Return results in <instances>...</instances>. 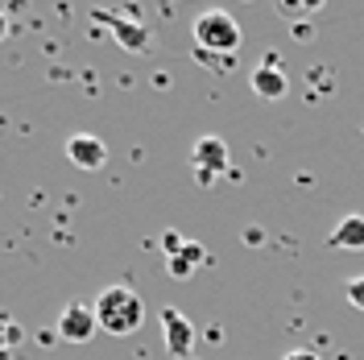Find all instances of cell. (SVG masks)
I'll return each instance as SVG.
<instances>
[{
  "instance_id": "obj_16",
  "label": "cell",
  "mask_w": 364,
  "mask_h": 360,
  "mask_svg": "<svg viewBox=\"0 0 364 360\" xmlns=\"http://www.w3.org/2000/svg\"><path fill=\"white\" fill-rule=\"evenodd\" d=\"M311 33H315V29H311V25H294V38H298V42H306V38H311Z\"/></svg>"
},
{
  "instance_id": "obj_1",
  "label": "cell",
  "mask_w": 364,
  "mask_h": 360,
  "mask_svg": "<svg viewBox=\"0 0 364 360\" xmlns=\"http://www.w3.org/2000/svg\"><path fill=\"white\" fill-rule=\"evenodd\" d=\"M91 307L100 319V332H108V336H133L145 323V302L133 286H104Z\"/></svg>"
},
{
  "instance_id": "obj_2",
  "label": "cell",
  "mask_w": 364,
  "mask_h": 360,
  "mask_svg": "<svg viewBox=\"0 0 364 360\" xmlns=\"http://www.w3.org/2000/svg\"><path fill=\"white\" fill-rule=\"evenodd\" d=\"M191 33H195V46L207 50V54H232V50H240V42H245L240 21H236L232 13H224V9H207V13H199Z\"/></svg>"
},
{
  "instance_id": "obj_3",
  "label": "cell",
  "mask_w": 364,
  "mask_h": 360,
  "mask_svg": "<svg viewBox=\"0 0 364 360\" xmlns=\"http://www.w3.org/2000/svg\"><path fill=\"white\" fill-rule=\"evenodd\" d=\"M191 162H195V174L199 179H215V174H224L228 166H232V154H228V141L215 133H203L195 145H191Z\"/></svg>"
},
{
  "instance_id": "obj_14",
  "label": "cell",
  "mask_w": 364,
  "mask_h": 360,
  "mask_svg": "<svg viewBox=\"0 0 364 360\" xmlns=\"http://www.w3.org/2000/svg\"><path fill=\"white\" fill-rule=\"evenodd\" d=\"M9 339H17V327H13L9 319H0V352L9 348Z\"/></svg>"
},
{
  "instance_id": "obj_12",
  "label": "cell",
  "mask_w": 364,
  "mask_h": 360,
  "mask_svg": "<svg viewBox=\"0 0 364 360\" xmlns=\"http://www.w3.org/2000/svg\"><path fill=\"white\" fill-rule=\"evenodd\" d=\"M182 245H186V236H182V232H166V236H161V248H166V257H174Z\"/></svg>"
},
{
  "instance_id": "obj_8",
  "label": "cell",
  "mask_w": 364,
  "mask_h": 360,
  "mask_svg": "<svg viewBox=\"0 0 364 360\" xmlns=\"http://www.w3.org/2000/svg\"><path fill=\"white\" fill-rule=\"evenodd\" d=\"M95 21L108 25V29H112V38L124 46V50H149V29H145V25L124 21V17H116V13H95Z\"/></svg>"
},
{
  "instance_id": "obj_10",
  "label": "cell",
  "mask_w": 364,
  "mask_h": 360,
  "mask_svg": "<svg viewBox=\"0 0 364 360\" xmlns=\"http://www.w3.org/2000/svg\"><path fill=\"white\" fill-rule=\"evenodd\" d=\"M331 245L336 248H364V216H343L331 228Z\"/></svg>"
},
{
  "instance_id": "obj_6",
  "label": "cell",
  "mask_w": 364,
  "mask_h": 360,
  "mask_svg": "<svg viewBox=\"0 0 364 360\" xmlns=\"http://www.w3.org/2000/svg\"><path fill=\"white\" fill-rule=\"evenodd\" d=\"M67 162L91 174V170L108 166V145H104L95 133H70L67 137Z\"/></svg>"
},
{
  "instance_id": "obj_15",
  "label": "cell",
  "mask_w": 364,
  "mask_h": 360,
  "mask_svg": "<svg viewBox=\"0 0 364 360\" xmlns=\"http://www.w3.org/2000/svg\"><path fill=\"white\" fill-rule=\"evenodd\" d=\"M282 360H318V356L311 352V348H298V352H286Z\"/></svg>"
},
{
  "instance_id": "obj_11",
  "label": "cell",
  "mask_w": 364,
  "mask_h": 360,
  "mask_svg": "<svg viewBox=\"0 0 364 360\" xmlns=\"http://www.w3.org/2000/svg\"><path fill=\"white\" fill-rule=\"evenodd\" d=\"M343 298H348L356 311H364V273H360V277H352V282L343 286Z\"/></svg>"
},
{
  "instance_id": "obj_13",
  "label": "cell",
  "mask_w": 364,
  "mask_h": 360,
  "mask_svg": "<svg viewBox=\"0 0 364 360\" xmlns=\"http://www.w3.org/2000/svg\"><path fill=\"white\" fill-rule=\"evenodd\" d=\"M323 0H298V4H282V13H315Z\"/></svg>"
},
{
  "instance_id": "obj_9",
  "label": "cell",
  "mask_w": 364,
  "mask_h": 360,
  "mask_svg": "<svg viewBox=\"0 0 364 360\" xmlns=\"http://www.w3.org/2000/svg\"><path fill=\"white\" fill-rule=\"evenodd\" d=\"M207 257L203 245H195V240H186V245L174 253V257H166V273L170 277H191V273L199 270V261Z\"/></svg>"
},
{
  "instance_id": "obj_5",
  "label": "cell",
  "mask_w": 364,
  "mask_h": 360,
  "mask_svg": "<svg viewBox=\"0 0 364 360\" xmlns=\"http://www.w3.org/2000/svg\"><path fill=\"white\" fill-rule=\"evenodd\" d=\"M161 339H166V352L170 356L186 360L191 352H195V323L182 315V311H161Z\"/></svg>"
},
{
  "instance_id": "obj_4",
  "label": "cell",
  "mask_w": 364,
  "mask_h": 360,
  "mask_svg": "<svg viewBox=\"0 0 364 360\" xmlns=\"http://www.w3.org/2000/svg\"><path fill=\"white\" fill-rule=\"evenodd\" d=\"M58 339L67 344H87L95 332H100V319H95V307H83V302H70L67 311L58 315Z\"/></svg>"
},
{
  "instance_id": "obj_7",
  "label": "cell",
  "mask_w": 364,
  "mask_h": 360,
  "mask_svg": "<svg viewBox=\"0 0 364 360\" xmlns=\"http://www.w3.org/2000/svg\"><path fill=\"white\" fill-rule=\"evenodd\" d=\"M249 88L257 91L261 100H269V104H273V100H282V95H286L290 83H286V70L277 67L273 58H261V63L252 67V75H249Z\"/></svg>"
},
{
  "instance_id": "obj_17",
  "label": "cell",
  "mask_w": 364,
  "mask_h": 360,
  "mask_svg": "<svg viewBox=\"0 0 364 360\" xmlns=\"http://www.w3.org/2000/svg\"><path fill=\"white\" fill-rule=\"evenodd\" d=\"M9 38V13H0V42Z\"/></svg>"
}]
</instances>
